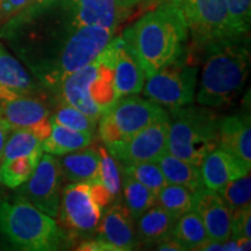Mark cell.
<instances>
[{
    "mask_svg": "<svg viewBox=\"0 0 251 251\" xmlns=\"http://www.w3.org/2000/svg\"><path fill=\"white\" fill-rule=\"evenodd\" d=\"M113 34L102 27L79 26L72 0L33 2L8 19L1 30L35 79L51 92L98 57Z\"/></svg>",
    "mask_w": 251,
    "mask_h": 251,
    "instance_id": "1",
    "label": "cell"
},
{
    "mask_svg": "<svg viewBox=\"0 0 251 251\" xmlns=\"http://www.w3.org/2000/svg\"><path fill=\"white\" fill-rule=\"evenodd\" d=\"M169 120L159 121L140 130L129 139L106 147L121 165L156 162L168 152Z\"/></svg>",
    "mask_w": 251,
    "mask_h": 251,
    "instance_id": "12",
    "label": "cell"
},
{
    "mask_svg": "<svg viewBox=\"0 0 251 251\" xmlns=\"http://www.w3.org/2000/svg\"><path fill=\"white\" fill-rule=\"evenodd\" d=\"M235 242H236L237 250L238 251H249L251 249V238L248 237H240V238H234Z\"/></svg>",
    "mask_w": 251,
    "mask_h": 251,
    "instance_id": "40",
    "label": "cell"
},
{
    "mask_svg": "<svg viewBox=\"0 0 251 251\" xmlns=\"http://www.w3.org/2000/svg\"><path fill=\"white\" fill-rule=\"evenodd\" d=\"M0 234L25 251H56L69 246L57 221L21 197L0 200Z\"/></svg>",
    "mask_w": 251,
    "mask_h": 251,
    "instance_id": "5",
    "label": "cell"
},
{
    "mask_svg": "<svg viewBox=\"0 0 251 251\" xmlns=\"http://www.w3.org/2000/svg\"><path fill=\"white\" fill-rule=\"evenodd\" d=\"M0 162H1V161H0ZM0 184H1V181H0Z\"/></svg>",
    "mask_w": 251,
    "mask_h": 251,
    "instance_id": "44",
    "label": "cell"
},
{
    "mask_svg": "<svg viewBox=\"0 0 251 251\" xmlns=\"http://www.w3.org/2000/svg\"><path fill=\"white\" fill-rule=\"evenodd\" d=\"M122 39L142 68L144 76L181 61L188 39V28L179 6L162 4L144 14L125 31Z\"/></svg>",
    "mask_w": 251,
    "mask_h": 251,
    "instance_id": "2",
    "label": "cell"
},
{
    "mask_svg": "<svg viewBox=\"0 0 251 251\" xmlns=\"http://www.w3.org/2000/svg\"><path fill=\"white\" fill-rule=\"evenodd\" d=\"M198 68L178 61L146 77L144 96L158 105L174 109L191 105L197 87Z\"/></svg>",
    "mask_w": 251,
    "mask_h": 251,
    "instance_id": "8",
    "label": "cell"
},
{
    "mask_svg": "<svg viewBox=\"0 0 251 251\" xmlns=\"http://www.w3.org/2000/svg\"><path fill=\"white\" fill-rule=\"evenodd\" d=\"M177 220L163 207L152 206L136 220V236L139 243L143 246H153L172 237Z\"/></svg>",
    "mask_w": 251,
    "mask_h": 251,
    "instance_id": "22",
    "label": "cell"
},
{
    "mask_svg": "<svg viewBox=\"0 0 251 251\" xmlns=\"http://www.w3.org/2000/svg\"><path fill=\"white\" fill-rule=\"evenodd\" d=\"M169 120L161 105L136 94L120 97L99 119V134L106 147L129 139L156 122Z\"/></svg>",
    "mask_w": 251,
    "mask_h": 251,
    "instance_id": "7",
    "label": "cell"
},
{
    "mask_svg": "<svg viewBox=\"0 0 251 251\" xmlns=\"http://www.w3.org/2000/svg\"><path fill=\"white\" fill-rule=\"evenodd\" d=\"M231 238H251V206L231 212Z\"/></svg>",
    "mask_w": 251,
    "mask_h": 251,
    "instance_id": "35",
    "label": "cell"
},
{
    "mask_svg": "<svg viewBox=\"0 0 251 251\" xmlns=\"http://www.w3.org/2000/svg\"><path fill=\"white\" fill-rule=\"evenodd\" d=\"M200 49L205 57L197 101L207 107L228 105L242 90L249 75V40L247 35L229 37Z\"/></svg>",
    "mask_w": 251,
    "mask_h": 251,
    "instance_id": "3",
    "label": "cell"
},
{
    "mask_svg": "<svg viewBox=\"0 0 251 251\" xmlns=\"http://www.w3.org/2000/svg\"><path fill=\"white\" fill-rule=\"evenodd\" d=\"M51 112L37 96L0 100V118L12 130L24 129L45 140L51 131Z\"/></svg>",
    "mask_w": 251,
    "mask_h": 251,
    "instance_id": "13",
    "label": "cell"
},
{
    "mask_svg": "<svg viewBox=\"0 0 251 251\" xmlns=\"http://www.w3.org/2000/svg\"><path fill=\"white\" fill-rule=\"evenodd\" d=\"M58 163L62 176L69 181L101 184V158L98 150L84 148L65 153Z\"/></svg>",
    "mask_w": 251,
    "mask_h": 251,
    "instance_id": "20",
    "label": "cell"
},
{
    "mask_svg": "<svg viewBox=\"0 0 251 251\" xmlns=\"http://www.w3.org/2000/svg\"><path fill=\"white\" fill-rule=\"evenodd\" d=\"M113 62V50L108 43L93 62L64 78L52 93L61 103L70 105L99 121L119 99Z\"/></svg>",
    "mask_w": 251,
    "mask_h": 251,
    "instance_id": "4",
    "label": "cell"
},
{
    "mask_svg": "<svg viewBox=\"0 0 251 251\" xmlns=\"http://www.w3.org/2000/svg\"><path fill=\"white\" fill-rule=\"evenodd\" d=\"M141 1H142V0H117L118 6L121 9L130 8V7H133V6L137 5Z\"/></svg>",
    "mask_w": 251,
    "mask_h": 251,
    "instance_id": "41",
    "label": "cell"
},
{
    "mask_svg": "<svg viewBox=\"0 0 251 251\" xmlns=\"http://www.w3.org/2000/svg\"><path fill=\"white\" fill-rule=\"evenodd\" d=\"M96 238L117 247L119 251L137 249L140 246L134 227V219L120 202L114 203L100 219Z\"/></svg>",
    "mask_w": 251,
    "mask_h": 251,
    "instance_id": "14",
    "label": "cell"
},
{
    "mask_svg": "<svg viewBox=\"0 0 251 251\" xmlns=\"http://www.w3.org/2000/svg\"><path fill=\"white\" fill-rule=\"evenodd\" d=\"M102 208L94 199L91 184L72 183L64 187L59 203V224L69 238L89 240L96 234Z\"/></svg>",
    "mask_w": 251,
    "mask_h": 251,
    "instance_id": "9",
    "label": "cell"
},
{
    "mask_svg": "<svg viewBox=\"0 0 251 251\" xmlns=\"http://www.w3.org/2000/svg\"><path fill=\"white\" fill-rule=\"evenodd\" d=\"M172 237L181 244L184 250H200L209 241L202 220L196 211L188 212L177 220Z\"/></svg>",
    "mask_w": 251,
    "mask_h": 251,
    "instance_id": "26",
    "label": "cell"
},
{
    "mask_svg": "<svg viewBox=\"0 0 251 251\" xmlns=\"http://www.w3.org/2000/svg\"><path fill=\"white\" fill-rule=\"evenodd\" d=\"M121 171L129 177L134 178L139 183L151 190L153 193H158L168 184L164 175L156 162H144L139 164L122 165Z\"/></svg>",
    "mask_w": 251,
    "mask_h": 251,
    "instance_id": "32",
    "label": "cell"
},
{
    "mask_svg": "<svg viewBox=\"0 0 251 251\" xmlns=\"http://www.w3.org/2000/svg\"><path fill=\"white\" fill-rule=\"evenodd\" d=\"M34 0H0V23L20 13L23 9L33 4Z\"/></svg>",
    "mask_w": 251,
    "mask_h": 251,
    "instance_id": "36",
    "label": "cell"
},
{
    "mask_svg": "<svg viewBox=\"0 0 251 251\" xmlns=\"http://www.w3.org/2000/svg\"><path fill=\"white\" fill-rule=\"evenodd\" d=\"M229 24L237 36L247 35L250 29L251 0H226Z\"/></svg>",
    "mask_w": 251,
    "mask_h": 251,
    "instance_id": "34",
    "label": "cell"
},
{
    "mask_svg": "<svg viewBox=\"0 0 251 251\" xmlns=\"http://www.w3.org/2000/svg\"><path fill=\"white\" fill-rule=\"evenodd\" d=\"M62 174L58 159L43 152L30 177L17 187V196L24 198L40 211L57 219L61 203Z\"/></svg>",
    "mask_w": 251,
    "mask_h": 251,
    "instance_id": "11",
    "label": "cell"
},
{
    "mask_svg": "<svg viewBox=\"0 0 251 251\" xmlns=\"http://www.w3.org/2000/svg\"><path fill=\"white\" fill-rule=\"evenodd\" d=\"M156 163L161 168L168 184L179 185L188 188L192 192H198L205 187L200 166L191 164L169 152H165L162 157H159Z\"/></svg>",
    "mask_w": 251,
    "mask_h": 251,
    "instance_id": "23",
    "label": "cell"
},
{
    "mask_svg": "<svg viewBox=\"0 0 251 251\" xmlns=\"http://www.w3.org/2000/svg\"><path fill=\"white\" fill-rule=\"evenodd\" d=\"M98 151L101 158V185L113 201L121 191V172L119 170L117 159L107 149L99 147Z\"/></svg>",
    "mask_w": 251,
    "mask_h": 251,
    "instance_id": "33",
    "label": "cell"
},
{
    "mask_svg": "<svg viewBox=\"0 0 251 251\" xmlns=\"http://www.w3.org/2000/svg\"><path fill=\"white\" fill-rule=\"evenodd\" d=\"M40 1H45V0H34L33 2H40Z\"/></svg>",
    "mask_w": 251,
    "mask_h": 251,
    "instance_id": "43",
    "label": "cell"
},
{
    "mask_svg": "<svg viewBox=\"0 0 251 251\" xmlns=\"http://www.w3.org/2000/svg\"><path fill=\"white\" fill-rule=\"evenodd\" d=\"M249 166L236 157L216 147L206 155L200 165L203 186L218 192L226 184L250 172Z\"/></svg>",
    "mask_w": 251,
    "mask_h": 251,
    "instance_id": "18",
    "label": "cell"
},
{
    "mask_svg": "<svg viewBox=\"0 0 251 251\" xmlns=\"http://www.w3.org/2000/svg\"><path fill=\"white\" fill-rule=\"evenodd\" d=\"M231 212L251 206L250 172L237 179L231 180L216 192Z\"/></svg>",
    "mask_w": 251,
    "mask_h": 251,
    "instance_id": "30",
    "label": "cell"
},
{
    "mask_svg": "<svg viewBox=\"0 0 251 251\" xmlns=\"http://www.w3.org/2000/svg\"><path fill=\"white\" fill-rule=\"evenodd\" d=\"M219 147L251 168L249 115H230L219 122Z\"/></svg>",
    "mask_w": 251,
    "mask_h": 251,
    "instance_id": "19",
    "label": "cell"
},
{
    "mask_svg": "<svg viewBox=\"0 0 251 251\" xmlns=\"http://www.w3.org/2000/svg\"><path fill=\"white\" fill-rule=\"evenodd\" d=\"M93 135L86 131L74 130L63 126L51 124V131L42 141L43 152L54 156L77 151L91 144Z\"/></svg>",
    "mask_w": 251,
    "mask_h": 251,
    "instance_id": "24",
    "label": "cell"
},
{
    "mask_svg": "<svg viewBox=\"0 0 251 251\" xmlns=\"http://www.w3.org/2000/svg\"><path fill=\"white\" fill-rule=\"evenodd\" d=\"M168 152L197 166L219 147L218 117L206 107L183 106L170 109Z\"/></svg>",
    "mask_w": 251,
    "mask_h": 251,
    "instance_id": "6",
    "label": "cell"
},
{
    "mask_svg": "<svg viewBox=\"0 0 251 251\" xmlns=\"http://www.w3.org/2000/svg\"><path fill=\"white\" fill-rule=\"evenodd\" d=\"M180 9L198 49L215 41L237 36L229 24L226 0H184Z\"/></svg>",
    "mask_w": 251,
    "mask_h": 251,
    "instance_id": "10",
    "label": "cell"
},
{
    "mask_svg": "<svg viewBox=\"0 0 251 251\" xmlns=\"http://www.w3.org/2000/svg\"><path fill=\"white\" fill-rule=\"evenodd\" d=\"M163 1V4H174V5H177V6H179L180 7V5L183 4V1L184 0H162Z\"/></svg>",
    "mask_w": 251,
    "mask_h": 251,
    "instance_id": "42",
    "label": "cell"
},
{
    "mask_svg": "<svg viewBox=\"0 0 251 251\" xmlns=\"http://www.w3.org/2000/svg\"><path fill=\"white\" fill-rule=\"evenodd\" d=\"M156 205L163 207L165 211L179 219L186 213L194 211L196 192L179 185L166 184L157 193Z\"/></svg>",
    "mask_w": 251,
    "mask_h": 251,
    "instance_id": "28",
    "label": "cell"
},
{
    "mask_svg": "<svg viewBox=\"0 0 251 251\" xmlns=\"http://www.w3.org/2000/svg\"><path fill=\"white\" fill-rule=\"evenodd\" d=\"M42 141L43 140L40 139L36 134L31 133L29 130H11L5 142L4 149H2L1 161L14 158V157L26 156L41 150L42 149Z\"/></svg>",
    "mask_w": 251,
    "mask_h": 251,
    "instance_id": "29",
    "label": "cell"
},
{
    "mask_svg": "<svg viewBox=\"0 0 251 251\" xmlns=\"http://www.w3.org/2000/svg\"><path fill=\"white\" fill-rule=\"evenodd\" d=\"M11 128L8 127V125L0 118V161H1V155H2V149H4L5 142L7 140V136L11 133Z\"/></svg>",
    "mask_w": 251,
    "mask_h": 251,
    "instance_id": "39",
    "label": "cell"
},
{
    "mask_svg": "<svg viewBox=\"0 0 251 251\" xmlns=\"http://www.w3.org/2000/svg\"><path fill=\"white\" fill-rule=\"evenodd\" d=\"M78 250L80 251H119L117 247L112 246L105 241L99 240H86L85 242L79 244Z\"/></svg>",
    "mask_w": 251,
    "mask_h": 251,
    "instance_id": "37",
    "label": "cell"
},
{
    "mask_svg": "<svg viewBox=\"0 0 251 251\" xmlns=\"http://www.w3.org/2000/svg\"><path fill=\"white\" fill-rule=\"evenodd\" d=\"M50 122L74 130L86 131L92 135L96 133L97 126H98V120L87 117L79 109L72 107L70 105H65V103H61V106L54 113H51Z\"/></svg>",
    "mask_w": 251,
    "mask_h": 251,
    "instance_id": "31",
    "label": "cell"
},
{
    "mask_svg": "<svg viewBox=\"0 0 251 251\" xmlns=\"http://www.w3.org/2000/svg\"><path fill=\"white\" fill-rule=\"evenodd\" d=\"M194 211L201 218L209 240L225 242L231 235V211L214 191L203 187L196 192Z\"/></svg>",
    "mask_w": 251,
    "mask_h": 251,
    "instance_id": "15",
    "label": "cell"
},
{
    "mask_svg": "<svg viewBox=\"0 0 251 251\" xmlns=\"http://www.w3.org/2000/svg\"><path fill=\"white\" fill-rule=\"evenodd\" d=\"M121 187L122 192H124L126 207L128 208L131 218L135 221L143 213H146L149 208L156 205L157 194L122 171Z\"/></svg>",
    "mask_w": 251,
    "mask_h": 251,
    "instance_id": "27",
    "label": "cell"
},
{
    "mask_svg": "<svg viewBox=\"0 0 251 251\" xmlns=\"http://www.w3.org/2000/svg\"><path fill=\"white\" fill-rule=\"evenodd\" d=\"M157 250H172V251H180L184 250V248L181 247V244L179 242L175 240L174 237L168 238V240L162 241L158 244H156Z\"/></svg>",
    "mask_w": 251,
    "mask_h": 251,
    "instance_id": "38",
    "label": "cell"
},
{
    "mask_svg": "<svg viewBox=\"0 0 251 251\" xmlns=\"http://www.w3.org/2000/svg\"><path fill=\"white\" fill-rule=\"evenodd\" d=\"M75 17L79 26H98L112 31L120 21L117 0H72Z\"/></svg>",
    "mask_w": 251,
    "mask_h": 251,
    "instance_id": "21",
    "label": "cell"
},
{
    "mask_svg": "<svg viewBox=\"0 0 251 251\" xmlns=\"http://www.w3.org/2000/svg\"><path fill=\"white\" fill-rule=\"evenodd\" d=\"M109 45L113 50V71H114V85L120 97L137 94L143 90L144 72L139 62L128 47L122 36L112 39Z\"/></svg>",
    "mask_w": 251,
    "mask_h": 251,
    "instance_id": "16",
    "label": "cell"
},
{
    "mask_svg": "<svg viewBox=\"0 0 251 251\" xmlns=\"http://www.w3.org/2000/svg\"><path fill=\"white\" fill-rule=\"evenodd\" d=\"M43 86L34 79L26 68L0 46V100L19 97H41Z\"/></svg>",
    "mask_w": 251,
    "mask_h": 251,
    "instance_id": "17",
    "label": "cell"
},
{
    "mask_svg": "<svg viewBox=\"0 0 251 251\" xmlns=\"http://www.w3.org/2000/svg\"><path fill=\"white\" fill-rule=\"evenodd\" d=\"M43 150L26 156L14 157L0 162V181L8 188H17L24 184L39 164Z\"/></svg>",
    "mask_w": 251,
    "mask_h": 251,
    "instance_id": "25",
    "label": "cell"
}]
</instances>
